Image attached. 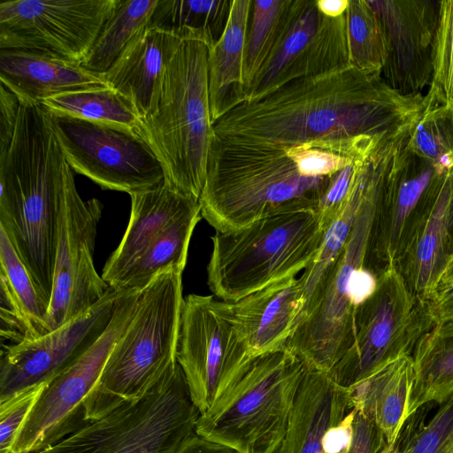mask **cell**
<instances>
[{"label": "cell", "mask_w": 453, "mask_h": 453, "mask_svg": "<svg viewBox=\"0 0 453 453\" xmlns=\"http://www.w3.org/2000/svg\"><path fill=\"white\" fill-rule=\"evenodd\" d=\"M430 102L405 96L380 73L353 65L295 80L244 102L213 124L214 136L238 144L296 145L316 139L394 137L411 128Z\"/></svg>", "instance_id": "1"}, {"label": "cell", "mask_w": 453, "mask_h": 453, "mask_svg": "<svg viewBox=\"0 0 453 453\" xmlns=\"http://www.w3.org/2000/svg\"><path fill=\"white\" fill-rule=\"evenodd\" d=\"M66 162L41 104H21L14 137L0 157V228L50 303Z\"/></svg>", "instance_id": "2"}, {"label": "cell", "mask_w": 453, "mask_h": 453, "mask_svg": "<svg viewBox=\"0 0 453 453\" xmlns=\"http://www.w3.org/2000/svg\"><path fill=\"white\" fill-rule=\"evenodd\" d=\"M334 176L303 175L284 146L230 143L213 135L199 197L202 218L215 232H230L277 212L317 210Z\"/></svg>", "instance_id": "3"}, {"label": "cell", "mask_w": 453, "mask_h": 453, "mask_svg": "<svg viewBox=\"0 0 453 453\" xmlns=\"http://www.w3.org/2000/svg\"><path fill=\"white\" fill-rule=\"evenodd\" d=\"M182 273L168 267L142 289L128 325L83 402L87 422L141 399L178 362Z\"/></svg>", "instance_id": "4"}, {"label": "cell", "mask_w": 453, "mask_h": 453, "mask_svg": "<svg viewBox=\"0 0 453 453\" xmlns=\"http://www.w3.org/2000/svg\"><path fill=\"white\" fill-rule=\"evenodd\" d=\"M210 47L199 37L182 40L167 66L157 110L135 130L159 159L165 183L197 199L214 135L208 88Z\"/></svg>", "instance_id": "5"}, {"label": "cell", "mask_w": 453, "mask_h": 453, "mask_svg": "<svg viewBox=\"0 0 453 453\" xmlns=\"http://www.w3.org/2000/svg\"><path fill=\"white\" fill-rule=\"evenodd\" d=\"M325 233L316 209L284 211L239 230L215 232L207 265L209 288L221 301L233 303L296 277L315 257Z\"/></svg>", "instance_id": "6"}, {"label": "cell", "mask_w": 453, "mask_h": 453, "mask_svg": "<svg viewBox=\"0 0 453 453\" xmlns=\"http://www.w3.org/2000/svg\"><path fill=\"white\" fill-rule=\"evenodd\" d=\"M307 368L288 349L252 357L199 416L196 433L238 453H273Z\"/></svg>", "instance_id": "7"}, {"label": "cell", "mask_w": 453, "mask_h": 453, "mask_svg": "<svg viewBox=\"0 0 453 453\" xmlns=\"http://www.w3.org/2000/svg\"><path fill=\"white\" fill-rule=\"evenodd\" d=\"M388 170L379 162L362 168L364 192L355 224L342 252L302 310L286 349L310 369L329 372L353 341V273L365 267L376 202Z\"/></svg>", "instance_id": "8"}, {"label": "cell", "mask_w": 453, "mask_h": 453, "mask_svg": "<svg viewBox=\"0 0 453 453\" xmlns=\"http://www.w3.org/2000/svg\"><path fill=\"white\" fill-rule=\"evenodd\" d=\"M199 416L177 363L141 399L33 453H173L196 434Z\"/></svg>", "instance_id": "9"}, {"label": "cell", "mask_w": 453, "mask_h": 453, "mask_svg": "<svg viewBox=\"0 0 453 453\" xmlns=\"http://www.w3.org/2000/svg\"><path fill=\"white\" fill-rule=\"evenodd\" d=\"M377 287L354 315L352 344L328 372L351 388L388 364L412 356L419 339L436 324L428 302L418 298L395 265L377 276Z\"/></svg>", "instance_id": "10"}, {"label": "cell", "mask_w": 453, "mask_h": 453, "mask_svg": "<svg viewBox=\"0 0 453 453\" xmlns=\"http://www.w3.org/2000/svg\"><path fill=\"white\" fill-rule=\"evenodd\" d=\"M142 290H126L98 339L50 381L18 431L12 453H33L78 430L85 420L83 402L99 379L118 339L128 325Z\"/></svg>", "instance_id": "11"}, {"label": "cell", "mask_w": 453, "mask_h": 453, "mask_svg": "<svg viewBox=\"0 0 453 453\" xmlns=\"http://www.w3.org/2000/svg\"><path fill=\"white\" fill-rule=\"evenodd\" d=\"M251 357L235 329L230 303L196 294L184 298L177 361L200 415Z\"/></svg>", "instance_id": "12"}, {"label": "cell", "mask_w": 453, "mask_h": 453, "mask_svg": "<svg viewBox=\"0 0 453 453\" xmlns=\"http://www.w3.org/2000/svg\"><path fill=\"white\" fill-rule=\"evenodd\" d=\"M49 114L70 167L102 188L131 195L165 181L159 159L135 131Z\"/></svg>", "instance_id": "13"}, {"label": "cell", "mask_w": 453, "mask_h": 453, "mask_svg": "<svg viewBox=\"0 0 453 453\" xmlns=\"http://www.w3.org/2000/svg\"><path fill=\"white\" fill-rule=\"evenodd\" d=\"M102 211L103 204L98 199L82 200L76 188L73 171L68 165L47 316L49 331L91 308L110 288L94 265Z\"/></svg>", "instance_id": "14"}, {"label": "cell", "mask_w": 453, "mask_h": 453, "mask_svg": "<svg viewBox=\"0 0 453 453\" xmlns=\"http://www.w3.org/2000/svg\"><path fill=\"white\" fill-rule=\"evenodd\" d=\"M350 65L345 14L329 18L316 0H292L287 25L246 88L245 102L259 100L295 80Z\"/></svg>", "instance_id": "15"}, {"label": "cell", "mask_w": 453, "mask_h": 453, "mask_svg": "<svg viewBox=\"0 0 453 453\" xmlns=\"http://www.w3.org/2000/svg\"><path fill=\"white\" fill-rule=\"evenodd\" d=\"M117 0H12L0 4V49L79 63Z\"/></svg>", "instance_id": "16"}, {"label": "cell", "mask_w": 453, "mask_h": 453, "mask_svg": "<svg viewBox=\"0 0 453 453\" xmlns=\"http://www.w3.org/2000/svg\"><path fill=\"white\" fill-rule=\"evenodd\" d=\"M448 174L407 145L401 150L376 202L365 268L377 276L395 265Z\"/></svg>", "instance_id": "17"}, {"label": "cell", "mask_w": 453, "mask_h": 453, "mask_svg": "<svg viewBox=\"0 0 453 453\" xmlns=\"http://www.w3.org/2000/svg\"><path fill=\"white\" fill-rule=\"evenodd\" d=\"M125 291L110 288L91 308L35 340L2 344L0 402L71 365L105 330Z\"/></svg>", "instance_id": "18"}, {"label": "cell", "mask_w": 453, "mask_h": 453, "mask_svg": "<svg viewBox=\"0 0 453 453\" xmlns=\"http://www.w3.org/2000/svg\"><path fill=\"white\" fill-rule=\"evenodd\" d=\"M366 1L377 17L383 39L380 77L403 95L422 94L433 81L441 1Z\"/></svg>", "instance_id": "19"}, {"label": "cell", "mask_w": 453, "mask_h": 453, "mask_svg": "<svg viewBox=\"0 0 453 453\" xmlns=\"http://www.w3.org/2000/svg\"><path fill=\"white\" fill-rule=\"evenodd\" d=\"M355 414L350 388L336 383L328 372L307 368L273 453H346Z\"/></svg>", "instance_id": "20"}, {"label": "cell", "mask_w": 453, "mask_h": 453, "mask_svg": "<svg viewBox=\"0 0 453 453\" xmlns=\"http://www.w3.org/2000/svg\"><path fill=\"white\" fill-rule=\"evenodd\" d=\"M183 39L148 27L103 74L134 108L140 120L157 110L167 66Z\"/></svg>", "instance_id": "21"}, {"label": "cell", "mask_w": 453, "mask_h": 453, "mask_svg": "<svg viewBox=\"0 0 453 453\" xmlns=\"http://www.w3.org/2000/svg\"><path fill=\"white\" fill-rule=\"evenodd\" d=\"M230 306L235 329L251 357L286 349L303 309L299 278L273 282Z\"/></svg>", "instance_id": "22"}, {"label": "cell", "mask_w": 453, "mask_h": 453, "mask_svg": "<svg viewBox=\"0 0 453 453\" xmlns=\"http://www.w3.org/2000/svg\"><path fill=\"white\" fill-rule=\"evenodd\" d=\"M130 197L131 213L127 227L102 273L104 280L114 289L134 261L166 228L200 205L199 199L172 188L165 181L131 194Z\"/></svg>", "instance_id": "23"}, {"label": "cell", "mask_w": 453, "mask_h": 453, "mask_svg": "<svg viewBox=\"0 0 453 453\" xmlns=\"http://www.w3.org/2000/svg\"><path fill=\"white\" fill-rule=\"evenodd\" d=\"M0 81L21 104H40L62 93L110 87L104 75L91 73L79 63L16 49H0Z\"/></svg>", "instance_id": "24"}, {"label": "cell", "mask_w": 453, "mask_h": 453, "mask_svg": "<svg viewBox=\"0 0 453 453\" xmlns=\"http://www.w3.org/2000/svg\"><path fill=\"white\" fill-rule=\"evenodd\" d=\"M449 174L395 265L409 289L428 302L453 254L448 225Z\"/></svg>", "instance_id": "25"}, {"label": "cell", "mask_w": 453, "mask_h": 453, "mask_svg": "<svg viewBox=\"0 0 453 453\" xmlns=\"http://www.w3.org/2000/svg\"><path fill=\"white\" fill-rule=\"evenodd\" d=\"M50 303L0 228V335L15 344L49 333Z\"/></svg>", "instance_id": "26"}, {"label": "cell", "mask_w": 453, "mask_h": 453, "mask_svg": "<svg viewBox=\"0 0 453 453\" xmlns=\"http://www.w3.org/2000/svg\"><path fill=\"white\" fill-rule=\"evenodd\" d=\"M252 0H233L226 29L209 49L208 88L211 121L245 102L243 77Z\"/></svg>", "instance_id": "27"}, {"label": "cell", "mask_w": 453, "mask_h": 453, "mask_svg": "<svg viewBox=\"0 0 453 453\" xmlns=\"http://www.w3.org/2000/svg\"><path fill=\"white\" fill-rule=\"evenodd\" d=\"M415 380L411 356L388 364L351 388L356 410L370 418L393 449L407 421V406Z\"/></svg>", "instance_id": "28"}, {"label": "cell", "mask_w": 453, "mask_h": 453, "mask_svg": "<svg viewBox=\"0 0 453 453\" xmlns=\"http://www.w3.org/2000/svg\"><path fill=\"white\" fill-rule=\"evenodd\" d=\"M415 380L407 419L420 407L440 405L453 392V319L436 324L412 353Z\"/></svg>", "instance_id": "29"}, {"label": "cell", "mask_w": 453, "mask_h": 453, "mask_svg": "<svg viewBox=\"0 0 453 453\" xmlns=\"http://www.w3.org/2000/svg\"><path fill=\"white\" fill-rule=\"evenodd\" d=\"M157 1L117 0L80 65L91 73L103 75L127 46L150 26Z\"/></svg>", "instance_id": "30"}, {"label": "cell", "mask_w": 453, "mask_h": 453, "mask_svg": "<svg viewBox=\"0 0 453 453\" xmlns=\"http://www.w3.org/2000/svg\"><path fill=\"white\" fill-rule=\"evenodd\" d=\"M201 219L199 205L176 219L134 261L116 290H142L157 274L171 266L184 271L191 236Z\"/></svg>", "instance_id": "31"}, {"label": "cell", "mask_w": 453, "mask_h": 453, "mask_svg": "<svg viewBox=\"0 0 453 453\" xmlns=\"http://www.w3.org/2000/svg\"><path fill=\"white\" fill-rule=\"evenodd\" d=\"M233 0H158L150 26L181 39L199 37L211 47L223 35Z\"/></svg>", "instance_id": "32"}, {"label": "cell", "mask_w": 453, "mask_h": 453, "mask_svg": "<svg viewBox=\"0 0 453 453\" xmlns=\"http://www.w3.org/2000/svg\"><path fill=\"white\" fill-rule=\"evenodd\" d=\"M52 115L135 131L140 119L123 96L111 87L80 89L50 96L40 104Z\"/></svg>", "instance_id": "33"}, {"label": "cell", "mask_w": 453, "mask_h": 453, "mask_svg": "<svg viewBox=\"0 0 453 453\" xmlns=\"http://www.w3.org/2000/svg\"><path fill=\"white\" fill-rule=\"evenodd\" d=\"M362 160L357 163L353 186L344 209L326 231L319 250L299 278L303 309L342 252L352 231L364 192Z\"/></svg>", "instance_id": "34"}, {"label": "cell", "mask_w": 453, "mask_h": 453, "mask_svg": "<svg viewBox=\"0 0 453 453\" xmlns=\"http://www.w3.org/2000/svg\"><path fill=\"white\" fill-rule=\"evenodd\" d=\"M292 0H252L244 55L245 90L277 44L288 20Z\"/></svg>", "instance_id": "35"}, {"label": "cell", "mask_w": 453, "mask_h": 453, "mask_svg": "<svg viewBox=\"0 0 453 453\" xmlns=\"http://www.w3.org/2000/svg\"><path fill=\"white\" fill-rule=\"evenodd\" d=\"M433 406L424 405L409 417L393 453H453V392L426 421Z\"/></svg>", "instance_id": "36"}, {"label": "cell", "mask_w": 453, "mask_h": 453, "mask_svg": "<svg viewBox=\"0 0 453 453\" xmlns=\"http://www.w3.org/2000/svg\"><path fill=\"white\" fill-rule=\"evenodd\" d=\"M430 103L413 126L408 148L450 173L453 170V101Z\"/></svg>", "instance_id": "37"}, {"label": "cell", "mask_w": 453, "mask_h": 453, "mask_svg": "<svg viewBox=\"0 0 453 453\" xmlns=\"http://www.w3.org/2000/svg\"><path fill=\"white\" fill-rule=\"evenodd\" d=\"M345 16L351 65L365 73L380 74L385 52L373 10L366 0H349Z\"/></svg>", "instance_id": "38"}, {"label": "cell", "mask_w": 453, "mask_h": 453, "mask_svg": "<svg viewBox=\"0 0 453 453\" xmlns=\"http://www.w3.org/2000/svg\"><path fill=\"white\" fill-rule=\"evenodd\" d=\"M427 94L439 103L453 101V0L441 1L434 74Z\"/></svg>", "instance_id": "39"}, {"label": "cell", "mask_w": 453, "mask_h": 453, "mask_svg": "<svg viewBox=\"0 0 453 453\" xmlns=\"http://www.w3.org/2000/svg\"><path fill=\"white\" fill-rule=\"evenodd\" d=\"M47 383L32 386L0 402V453H12L18 431Z\"/></svg>", "instance_id": "40"}, {"label": "cell", "mask_w": 453, "mask_h": 453, "mask_svg": "<svg viewBox=\"0 0 453 453\" xmlns=\"http://www.w3.org/2000/svg\"><path fill=\"white\" fill-rule=\"evenodd\" d=\"M365 156L357 159L338 172L333 177L326 192L319 200L317 211L326 231L344 209L353 186L357 163Z\"/></svg>", "instance_id": "41"}, {"label": "cell", "mask_w": 453, "mask_h": 453, "mask_svg": "<svg viewBox=\"0 0 453 453\" xmlns=\"http://www.w3.org/2000/svg\"><path fill=\"white\" fill-rule=\"evenodd\" d=\"M388 443L378 426L356 410L353 422V436L346 453H387Z\"/></svg>", "instance_id": "42"}, {"label": "cell", "mask_w": 453, "mask_h": 453, "mask_svg": "<svg viewBox=\"0 0 453 453\" xmlns=\"http://www.w3.org/2000/svg\"><path fill=\"white\" fill-rule=\"evenodd\" d=\"M20 102L4 85H0V157L12 145L19 117Z\"/></svg>", "instance_id": "43"}, {"label": "cell", "mask_w": 453, "mask_h": 453, "mask_svg": "<svg viewBox=\"0 0 453 453\" xmlns=\"http://www.w3.org/2000/svg\"><path fill=\"white\" fill-rule=\"evenodd\" d=\"M428 303L435 324L453 319V275L439 281Z\"/></svg>", "instance_id": "44"}, {"label": "cell", "mask_w": 453, "mask_h": 453, "mask_svg": "<svg viewBox=\"0 0 453 453\" xmlns=\"http://www.w3.org/2000/svg\"><path fill=\"white\" fill-rule=\"evenodd\" d=\"M173 453H238L226 446L211 441L196 433L187 439Z\"/></svg>", "instance_id": "45"}, {"label": "cell", "mask_w": 453, "mask_h": 453, "mask_svg": "<svg viewBox=\"0 0 453 453\" xmlns=\"http://www.w3.org/2000/svg\"><path fill=\"white\" fill-rule=\"evenodd\" d=\"M319 12L329 18H338L345 14L349 0H316Z\"/></svg>", "instance_id": "46"}, {"label": "cell", "mask_w": 453, "mask_h": 453, "mask_svg": "<svg viewBox=\"0 0 453 453\" xmlns=\"http://www.w3.org/2000/svg\"><path fill=\"white\" fill-rule=\"evenodd\" d=\"M449 214L448 225L450 243L453 250V170L449 173ZM453 255V254H452Z\"/></svg>", "instance_id": "47"}]
</instances>
